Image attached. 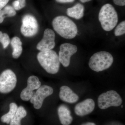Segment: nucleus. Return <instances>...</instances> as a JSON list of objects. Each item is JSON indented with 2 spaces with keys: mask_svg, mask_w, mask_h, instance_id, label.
Segmentation results:
<instances>
[{
  "mask_svg": "<svg viewBox=\"0 0 125 125\" xmlns=\"http://www.w3.org/2000/svg\"><path fill=\"white\" fill-rule=\"evenodd\" d=\"M52 25L59 35L66 39L74 38L78 33V28L75 23L65 16L55 17L52 21Z\"/></svg>",
  "mask_w": 125,
  "mask_h": 125,
  "instance_id": "obj_1",
  "label": "nucleus"
},
{
  "mask_svg": "<svg viewBox=\"0 0 125 125\" xmlns=\"http://www.w3.org/2000/svg\"><path fill=\"white\" fill-rule=\"evenodd\" d=\"M39 64L47 73L55 74L59 71L60 62L58 56L52 50L40 52L37 55Z\"/></svg>",
  "mask_w": 125,
  "mask_h": 125,
  "instance_id": "obj_2",
  "label": "nucleus"
},
{
  "mask_svg": "<svg viewBox=\"0 0 125 125\" xmlns=\"http://www.w3.org/2000/svg\"><path fill=\"white\" fill-rule=\"evenodd\" d=\"M98 19L104 30L111 31L117 24L118 14L111 4H106L101 7L99 13Z\"/></svg>",
  "mask_w": 125,
  "mask_h": 125,
  "instance_id": "obj_3",
  "label": "nucleus"
},
{
  "mask_svg": "<svg viewBox=\"0 0 125 125\" xmlns=\"http://www.w3.org/2000/svg\"><path fill=\"white\" fill-rule=\"evenodd\" d=\"M113 61V57L109 52H99L95 53L90 57L89 65L93 70L99 72L109 68L112 64Z\"/></svg>",
  "mask_w": 125,
  "mask_h": 125,
  "instance_id": "obj_4",
  "label": "nucleus"
},
{
  "mask_svg": "<svg viewBox=\"0 0 125 125\" xmlns=\"http://www.w3.org/2000/svg\"><path fill=\"white\" fill-rule=\"evenodd\" d=\"M122 103V99L120 96L114 90L103 93L98 99L99 107L102 109H106L111 106H119Z\"/></svg>",
  "mask_w": 125,
  "mask_h": 125,
  "instance_id": "obj_5",
  "label": "nucleus"
},
{
  "mask_svg": "<svg viewBox=\"0 0 125 125\" xmlns=\"http://www.w3.org/2000/svg\"><path fill=\"white\" fill-rule=\"evenodd\" d=\"M17 77L12 70L7 69L2 72L0 75V93H9L15 88Z\"/></svg>",
  "mask_w": 125,
  "mask_h": 125,
  "instance_id": "obj_6",
  "label": "nucleus"
},
{
  "mask_svg": "<svg viewBox=\"0 0 125 125\" xmlns=\"http://www.w3.org/2000/svg\"><path fill=\"white\" fill-rule=\"evenodd\" d=\"M38 30V22L34 16L29 14L23 16L21 32L24 37H33L37 33Z\"/></svg>",
  "mask_w": 125,
  "mask_h": 125,
  "instance_id": "obj_7",
  "label": "nucleus"
},
{
  "mask_svg": "<svg viewBox=\"0 0 125 125\" xmlns=\"http://www.w3.org/2000/svg\"><path fill=\"white\" fill-rule=\"evenodd\" d=\"M53 92L52 87L46 85H41L30 99V102L33 104L35 109H39L42 106L44 99L51 95Z\"/></svg>",
  "mask_w": 125,
  "mask_h": 125,
  "instance_id": "obj_8",
  "label": "nucleus"
},
{
  "mask_svg": "<svg viewBox=\"0 0 125 125\" xmlns=\"http://www.w3.org/2000/svg\"><path fill=\"white\" fill-rule=\"evenodd\" d=\"M78 51L77 47L71 43H65L60 46L59 52V61L64 67L69 66L70 63L71 57Z\"/></svg>",
  "mask_w": 125,
  "mask_h": 125,
  "instance_id": "obj_9",
  "label": "nucleus"
},
{
  "mask_svg": "<svg viewBox=\"0 0 125 125\" xmlns=\"http://www.w3.org/2000/svg\"><path fill=\"white\" fill-rule=\"evenodd\" d=\"M55 34L53 30L47 29L45 30L42 39L38 43L37 48L40 52L50 51L55 46Z\"/></svg>",
  "mask_w": 125,
  "mask_h": 125,
  "instance_id": "obj_10",
  "label": "nucleus"
},
{
  "mask_svg": "<svg viewBox=\"0 0 125 125\" xmlns=\"http://www.w3.org/2000/svg\"><path fill=\"white\" fill-rule=\"evenodd\" d=\"M41 85V82L37 76H30L28 78L27 87L23 90L20 94L21 98L23 101H29L34 94L33 91L38 89Z\"/></svg>",
  "mask_w": 125,
  "mask_h": 125,
  "instance_id": "obj_11",
  "label": "nucleus"
},
{
  "mask_svg": "<svg viewBox=\"0 0 125 125\" xmlns=\"http://www.w3.org/2000/svg\"><path fill=\"white\" fill-rule=\"evenodd\" d=\"M95 105V102L93 99H87L76 104L74 108L75 113L79 116L86 115L93 111Z\"/></svg>",
  "mask_w": 125,
  "mask_h": 125,
  "instance_id": "obj_12",
  "label": "nucleus"
},
{
  "mask_svg": "<svg viewBox=\"0 0 125 125\" xmlns=\"http://www.w3.org/2000/svg\"><path fill=\"white\" fill-rule=\"evenodd\" d=\"M59 97L62 101L71 104L74 103L79 99L78 95L70 87L65 85L61 87Z\"/></svg>",
  "mask_w": 125,
  "mask_h": 125,
  "instance_id": "obj_13",
  "label": "nucleus"
},
{
  "mask_svg": "<svg viewBox=\"0 0 125 125\" xmlns=\"http://www.w3.org/2000/svg\"><path fill=\"white\" fill-rule=\"evenodd\" d=\"M58 116L61 123L63 125H69L72 122L73 118L69 108L66 105L62 104L57 109Z\"/></svg>",
  "mask_w": 125,
  "mask_h": 125,
  "instance_id": "obj_14",
  "label": "nucleus"
},
{
  "mask_svg": "<svg viewBox=\"0 0 125 125\" xmlns=\"http://www.w3.org/2000/svg\"><path fill=\"white\" fill-rule=\"evenodd\" d=\"M84 7L80 3H78L73 7L67 9V15L77 20L81 19L84 15Z\"/></svg>",
  "mask_w": 125,
  "mask_h": 125,
  "instance_id": "obj_15",
  "label": "nucleus"
},
{
  "mask_svg": "<svg viewBox=\"0 0 125 125\" xmlns=\"http://www.w3.org/2000/svg\"><path fill=\"white\" fill-rule=\"evenodd\" d=\"M10 45L13 48L12 55L14 58L17 59L20 57L23 51L22 42L18 37L12 38L10 42Z\"/></svg>",
  "mask_w": 125,
  "mask_h": 125,
  "instance_id": "obj_16",
  "label": "nucleus"
},
{
  "mask_svg": "<svg viewBox=\"0 0 125 125\" xmlns=\"http://www.w3.org/2000/svg\"><path fill=\"white\" fill-rule=\"evenodd\" d=\"M27 115V111L23 107L21 106L18 107L15 115L10 122V125H21V120Z\"/></svg>",
  "mask_w": 125,
  "mask_h": 125,
  "instance_id": "obj_17",
  "label": "nucleus"
},
{
  "mask_svg": "<svg viewBox=\"0 0 125 125\" xmlns=\"http://www.w3.org/2000/svg\"><path fill=\"white\" fill-rule=\"evenodd\" d=\"M18 108V105L14 103H11L10 105L9 112L1 117V121L3 123L10 124L11 119L15 115Z\"/></svg>",
  "mask_w": 125,
  "mask_h": 125,
  "instance_id": "obj_18",
  "label": "nucleus"
},
{
  "mask_svg": "<svg viewBox=\"0 0 125 125\" xmlns=\"http://www.w3.org/2000/svg\"><path fill=\"white\" fill-rule=\"evenodd\" d=\"M1 11L5 18L6 17H13L16 14L15 10L11 6H6L3 10H1Z\"/></svg>",
  "mask_w": 125,
  "mask_h": 125,
  "instance_id": "obj_19",
  "label": "nucleus"
},
{
  "mask_svg": "<svg viewBox=\"0 0 125 125\" xmlns=\"http://www.w3.org/2000/svg\"><path fill=\"white\" fill-rule=\"evenodd\" d=\"M125 33V21H122L118 25L114 31V34L116 36H122Z\"/></svg>",
  "mask_w": 125,
  "mask_h": 125,
  "instance_id": "obj_20",
  "label": "nucleus"
},
{
  "mask_svg": "<svg viewBox=\"0 0 125 125\" xmlns=\"http://www.w3.org/2000/svg\"><path fill=\"white\" fill-rule=\"evenodd\" d=\"M10 42V39L8 34L6 33H3L0 42L2 44L3 48L6 49L7 48Z\"/></svg>",
  "mask_w": 125,
  "mask_h": 125,
  "instance_id": "obj_21",
  "label": "nucleus"
},
{
  "mask_svg": "<svg viewBox=\"0 0 125 125\" xmlns=\"http://www.w3.org/2000/svg\"><path fill=\"white\" fill-rule=\"evenodd\" d=\"M19 2L18 10H21L26 6V0H16Z\"/></svg>",
  "mask_w": 125,
  "mask_h": 125,
  "instance_id": "obj_22",
  "label": "nucleus"
},
{
  "mask_svg": "<svg viewBox=\"0 0 125 125\" xmlns=\"http://www.w3.org/2000/svg\"><path fill=\"white\" fill-rule=\"evenodd\" d=\"M115 4L119 6H124L125 5V0H113Z\"/></svg>",
  "mask_w": 125,
  "mask_h": 125,
  "instance_id": "obj_23",
  "label": "nucleus"
},
{
  "mask_svg": "<svg viewBox=\"0 0 125 125\" xmlns=\"http://www.w3.org/2000/svg\"><path fill=\"white\" fill-rule=\"evenodd\" d=\"M10 0H0V10L6 5Z\"/></svg>",
  "mask_w": 125,
  "mask_h": 125,
  "instance_id": "obj_24",
  "label": "nucleus"
},
{
  "mask_svg": "<svg viewBox=\"0 0 125 125\" xmlns=\"http://www.w3.org/2000/svg\"><path fill=\"white\" fill-rule=\"evenodd\" d=\"M19 5V2L17 0H15L13 2V7L15 10H18V7Z\"/></svg>",
  "mask_w": 125,
  "mask_h": 125,
  "instance_id": "obj_25",
  "label": "nucleus"
},
{
  "mask_svg": "<svg viewBox=\"0 0 125 125\" xmlns=\"http://www.w3.org/2000/svg\"><path fill=\"white\" fill-rule=\"evenodd\" d=\"M57 2L61 3H70L74 1L75 0H56Z\"/></svg>",
  "mask_w": 125,
  "mask_h": 125,
  "instance_id": "obj_26",
  "label": "nucleus"
},
{
  "mask_svg": "<svg viewBox=\"0 0 125 125\" xmlns=\"http://www.w3.org/2000/svg\"><path fill=\"white\" fill-rule=\"evenodd\" d=\"M5 17L2 14L1 10H0V24L2 23L4 21Z\"/></svg>",
  "mask_w": 125,
  "mask_h": 125,
  "instance_id": "obj_27",
  "label": "nucleus"
},
{
  "mask_svg": "<svg viewBox=\"0 0 125 125\" xmlns=\"http://www.w3.org/2000/svg\"><path fill=\"white\" fill-rule=\"evenodd\" d=\"M81 125H96L95 123L93 122H87V123H83Z\"/></svg>",
  "mask_w": 125,
  "mask_h": 125,
  "instance_id": "obj_28",
  "label": "nucleus"
},
{
  "mask_svg": "<svg viewBox=\"0 0 125 125\" xmlns=\"http://www.w3.org/2000/svg\"><path fill=\"white\" fill-rule=\"evenodd\" d=\"M81 2H83V3H85V2H89L92 0H80Z\"/></svg>",
  "mask_w": 125,
  "mask_h": 125,
  "instance_id": "obj_29",
  "label": "nucleus"
},
{
  "mask_svg": "<svg viewBox=\"0 0 125 125\" xmlns=\"http://www.w3.org/2000/svg\"><path fill=\"white\" fill-rule=\"evenodd\" d=\"M2 34H3V33L1 31H0V42L2 38Z\"/></svg>",
  "mask_w": 125,
  "mask_h": 125,
  "instance_id": "obj_30",
  "label": "nucleus"
},
{
  "mask_svg": "<svg viewBox=\"0 0 125 125\" xmlns=\"http://www.w3.org/2000/svg\"><path fill=\"white\" fill-rule=\"evenodd\" d=\"M123 105H122V106H121V107H122V108H123Z\"/></svg>",
  "mask_w": 125,
  "mask_h": 125,
  "instance_id": "obj_31",
  "label": "nucleus"
}]
</instances>
